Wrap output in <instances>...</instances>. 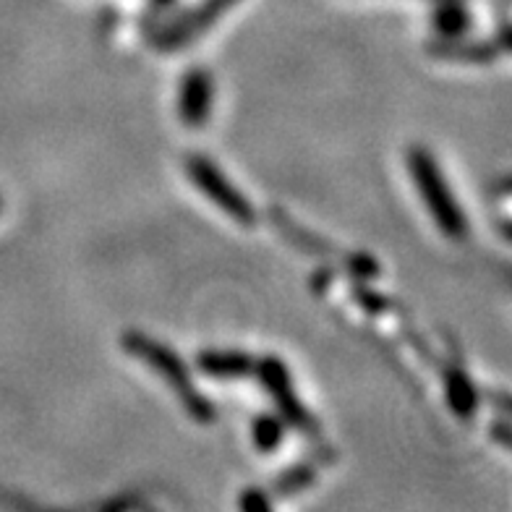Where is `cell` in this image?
I'll return each instance as SVG.
<instances>
[{
	"label": "cell",
	"mask_w": 512,
	"mask_h": 512,
	"mask_svg": "<svg viewBox=\"0 0 512 512\" xmlns=\"http://www.w3.org/2000/svg\"><path fill=\"white\" fill-rule=\"evenodd\" d=\"M121 345L128 356L144 361L149 369L155 371V374H160V377L168 382L170 390L176 392V398L181 400L183 411L189 413L194 421H199V424H212V421H215V405H212V400H209L207 395H202V392L196 390L194 382H191L189 366H186V361H183L176 351H170L165 343H160L155 337H149L144 335V332L136 330L126 332Z\"/></svg>",
	"instance_id": "cell-1"
},
{
	"label": "cell",
	"mask_w": 512,
	"mask_h": 512,
	"mask_svg": "<svg viewBox=\"0 0 512 512\" xmlns=\"http://www.w3.org/2000/svg\"><path fill=\"white\" fill-rule=\"evenodd\" d=\"M405 165L411 170L418 196H421L424 207L432 212L437 228L452 241H463L468 236V220H465L463 207L452 194L445 173L439 168L437 157L426 147L416 144L405 152Z\"/></svg>",
	"instance_id": "cell-2"
},
{
	"label": "cell",
	"mask_w": 512,
	"mask_h": 512,
	"mask_svg": "<svg viewBox=\"0 0 512 512\" xmlns=\"http://www.w3.org/2000/svg\"><path fill=\"white\" fill-rule=\"evenodd\" d=\"M254 371L256 377H259V382L264 384L267 395L272 398V403H275L277 413L283 416L285 424H288L290 429H296L298 434H304V437L317 442V439L322 437L317 418L311 416L309 408H306V405L301 403V398H298L296 387H293V379H290L288 364H285L283 358H259L254 364Z\"/></svg>",
	"instance_id": "cell-3"
},
{
	"label": "cell",
	"mask_w": 512,
	"mask_h": 512,
	"mask_svg": "<svg viewBox=\"0 0 512 512\" xmlns=\"http://www.w3.org/2000/svg\"><path fill=\"white\" fill-rule=\"evenodd\" d=\"M186 176H189V181L194 183L196 189L207 196L209 202L223 209L233 223L243 225V228H251L256 223L254 204L246 199L243 191H238L228 181V176L207 155H189V160H186Z\"/></svg>",
	"instance_id": "cell-4"
},
{
	"label": "cell",
	"mask_w": 512,
	"mask_h": 512,
	"mask_svg": "<svg viewBox=\"0 0 512 512\" xmlns=\"http://www.w3.org/2000/svg\"><path fill=\"white\" fill-rule=\"evenodd\" d=\"M233 3H238V0H204L202 6L191 8L189 14L178 16V19H173L170 24L157 29V32L152 34V45H155L157 50H173L189 45L196 37H202V34L207 32V29L212 27Z\"/></svg>",
	"instance_id": "cell-5"
},
{
	"label": "cell",
	"mask_w": 512,
	"mask_h": 512,
	"mask_svg": "<svg viewBox=\"0 0 512 512\" xmlns=\"http://www.w3.org/2000/svg\"><path fill=\"white\" fill-rule=\"evenodd\" d=\"M215 102V81L204 66H194L186 71L178 89V118L183 126L202 128L207 126L209 113Z\"/></svg>",
	"instance_id": "cell-6"
},
{
	"label": "cell",
	"mask_w": 512,
	"mask_h": 512,
	"mask_svg": "<svg viewBox=\"0 0 512 512\" xmlns=\"http://www.w3.org/2000/svg\"><path fill=\"white\" fill-rule=\"evenodd\" d=\"M426 53L439 61L452 63H492L499 55L507 53V24L499 29L497 40H434L426 45Z\"/></svg>",
	"instance_id": "cell-7"
},
{
	"label": "cell",
	"mask_w": 512,
	"mask_h": 512,
	"mask_svg": "<svg viewBox=\"0 0 512 512\" xmlns=\"http://www.w3.org/2000/svg\"><path fill=\"white\" fill-rule=\"evenodd\" d=\"M442 382H445V400L450 405V411L460 421H473V416L479 411L481 395L473 379L468 377V371L460 369V366H445Z\"/></svg>",
	"instance_id": "cell-8"
},
{
	"label": "cell",
	"mask_w": 512,
	"mask_h": 512,
	"mask_svg": "<svg viewBox=\"0 0 512 512\" xmlns=\"http://www.w3.org/2000/svg\"><path fill=\"white\" fill-rule=\"evenodd\" d=\"M254 358L243 351H220L209 348L196 356V369L212 379H238L254 374Z\"/></svg>",
	"instance_id": "cell-9"
},
{
	"label": "cell",
	"mask_w": 512,
	"mask_h": 512,
	"mask_svg": "<svg viewBox=\"0 0 512 512\" xmlns=\"http://www.w3.org/2000/svg\"><path fill=\"white\" fill-rule=\"evenodd\" d=\"M432 24L439 40H455V37H465V32L473 27V16L463 6V0H439Z\"/></svg>",
	"instance_id": "cell-10"
},
{
	"label": "cell",
	"mask_w": 512,
	"mask_h": 512,
	"mask_svg": "<svg viewBox=\"0 0 512 512\" xmlns=\"http://www.w3.org/2000/svg\"><path fill=\"white\" fill-rule=\"evenodd\" d=\"M285 434H288V424L280 413H259L251 421V442L262 455H275L283 447Z\"/></svg>",
	"instance_id": "cell-11"
},
{
	"label": "cell",
	"mask_w": 512,
	"mask_h": 512,
	"mask_svg": "<svg viewBox=\"0 0 512 512\" xmlns=\"http://www.w3.org/2000/svg\"><path fill=\"white\" fill-rule=\"evenodd\" d=\"M272 223H275V228L280 230V233H285V236L290 238V243H296L298 249L309 251V254H335V246H332V243L311 236L304 228H298V225L293 223L285 212H280V209H272Z\"/></svg>",
	"instance_id": "cell-12"
},
{
	"label": "cell",
	"mask_w": 512,
	"mask_h": 512,
	"mask_svg": "<svg viewBox=\"0 0 512 512\" xmlns=\"http://www.w3.org/2000/svg\"><path fill=\"white\" fill-rule=\"evenodd\" d=\"M317 473H319L317 463H309V460L290 465L288 471H283L280 476H277L272 492H275L277 497H290V494L304 492V489H309V486L317 481Z\"/></svg>",
	"instance_id": "cell-13"
},
{
	"label": "cell",
	"mask_w": 512,
	"mask_h": 512,
	"mask_svg": "<svg viewBox=\"0 0 512 512\" xmlns=\"http://www.w3.org/2000/svg\"><path fill=\"white\" fill-rule=\"evenodd\" d=\"M353 301H356V306L361 311H366V314H387V311L395 309V304H392V298H387L384 293H379V290H374L371 285L366 283H358L353 285L351 290Z\"/></svg>",
	"instance_id": "cell-14"
},
{
	"label": "cell",
	"mask_w": 512,
	"mask_h": 512,
	"mask_svg": "<svg viewBox=\"0 0 512 512\" xmlns=\"http://www.w3.org/2000/svg\"><path fill=\"white\" fill-rule=\"evenodd\" d=\"M345 267L356 277L358 283H371V280H377L382 275V267L371 254L366 251H353V254H345Z\"/></svg>",
	"instance_id": "cell-15"
},
{
	"label": "cell",
	"mask_w": 512,
	"mask_h": 512,
	"mask_svg": "<svg viewBox=\"0 0 512 512\" xmlns=\"http://www.w3.org/2000/svg\"><path fill=\"white\" fill-rule=\"evenodd\" d=\"M238 507L243 512H267L272 507L270 494L262 492V489H246V492L238 497Z\"/></svg>",
	"instance_id": "cell-16"
},
{
	"label": "cell",
	"mask_w": 512,
	"mask_h": 512,
	"mask_svg": "<svg viewBox=\"0 0 512 512\" xmlns=\"http://www.w3.org/2000/svg\"><path fill=\"white\" fill-rule=\"evenodd\" d=\"M332 280H335V270H332V267H319V270L311 275V290H314V293H324V290H330Z\"/></svg>",
	"instance_id": "cell-17"
},
{
	"label": "cell",
	"mask_w": 512,
	"mask_h": 512,
	"mask_svg": "<svg viewBox=\"0 0 512 512\" xmlns=\"http://www.w3.org/2000/svg\"><path fill=\"white\" fill-rule=\"evenodd\" d=\"M492 434L499 439V442H502V447H505V450H510V426H507V418H502V421H497V424H494Z\"/></svg>",
	"instance_id": "cell-18"
},
{
	"label": "cell",
	"mask_w": 512,
	"mask_h": 512,
	"mask_svg": "<svg viewBox=\"0 0 512 512\" xmlns=\"http://www.w3.org/2000/svg\"><path fill=\"white\" fill-rule=\"evenodd\" d=\"M152 3H157V6H168V3H173V0H152Z\"/></svg>",
	"instance_id": "cell-19"
},
{
	"label": "cell",
	"mask_w": 512,
	"mask_h": 512,
	"mask_svg": "<svg viewBox=\"0 0 512 512\" xmlns=\"http://www.w3.org/2000/svg\"><path fill=\"white\" fill-rule=\"evenodd\" d=\"M0 209H3V199H0Z\"/></svg>",
	"instance_id": "cell-20"
},
{
	"label": "cell",
	"mask_w": 512,
	"mask_h": 512,
	"mask_svg": "<svg viewBox=\"0 0 512 512\" xmlns=\"http://www.w3.org/2000/svg\"><path fill=\"white\" fill-rule=\"evenodd\" d=\"M437 3H439V0H437Z\"/></svg>",
	"instance_id": "cell-21"
}]
</instances>
